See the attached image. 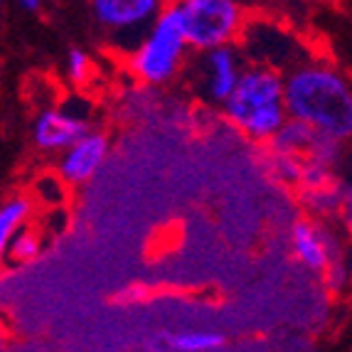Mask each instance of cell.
Here are the masks:
<instances>
[{
  "label": "cell",
  "mask_w": 352,
  "mask_h": 352,
  "mask_svg": "<svg viewBox=\"0 0 352 352\" xmlns=\"http://www.w3.org/2000/svg\"><path fill=\"white\" fill-rule=\"evenodd\" d=\"M18 3H20V8H23V10L35 12V10H40L42 3H45V0H18Z\"/></svg>",
  "instance_id": "20"
},
{
  "label": "cell",
  "mask_w": 352,
  "mask_h": 352,
  "mask_svg": "<svg viewBox=\"0 0 352 352\" xmlns=\"http://www.w3.org/2000/svg\"><path fill=\"white\" fill-rule=\"evenodd\" d=\"M111 141L101 131L87 129L76 141H72L65 151H59L57 175L65 180V185H84L99 173L104 160L109 158Z\"/></svg>",
  "instance_id": "8"
},
{
  "label": "cell",
  "mask_w": 352,
  "mask_h": 352,
  "mask_svg": "<svg viewBox=\"0 0 352 352\" xmlns=\"http://www.w3.org/2000/svg\"><path fill=\"white\" fill-rule=\"evenodd\" d=\"M236 47L241 50L247 65L269 67L278 74H286L305 57H311L291 30L269 18H247Z\"/></svg>",
  "instance_id": "5"
},
{
  "label": "cell",
  "mask_w": 352,
  "mask_h": 352,
  "mask_svg": "<svg viewBox=\"0 0 352 352\" xmlns=\"http://www.w3.org/2000/svg\"><path fill=\"white\" fill-rule=\"evenodd\" d=\"M318 131L311 129L303 121H296V118H286L281 124V129L271 135L269 141L264 143L269 151H281V153H296V155H303L308 153V146L316 138Z\"/></svg>",
  "instance_id": "12"
},
{
  "label": "cell",
  "mask_w": 352,
  "mask_h": 352,
  "mask_svg": "<svg viewBox=\"0 0 352 352\" xmlns=\"http://www.w3.org/2000/svg\"><path fill=\"white\" fill-rule=\"evenodd\" d=\"M40 254H42L40 234H37L35 229H30L28 222H25L12 232L10 241H8V247H6V258H3V264L18 269V266L32 264L35 258H40Z\"/></svg>",
  "instance_id": "13"
},
{
  "label": "cell",
  "mask_w": 352,
  "mask_h": 352,
  "mask_svg": "<svg viewBox=\"0 0 352 352\" xmlns=\"http://www.w3.org/2000/svg\"><path fill=\"white\" fill-rule=\"evenodd\" d=\"M320 274H323L325 286H328L330 294H342V291L347 288V281H350V271H347V264L342 256L333 258Z\"/></svg>",
  "instance_id": "18"
},
{
  "label": "cell",
  "mask_w": 352,
  "mask_h": 352,
  "mask_svg": "<svg viewBox=\"0 0 352 352\" xmlns=\"http://www.w3.org/2000/svg\"><path fill=\"white\" fill-rule=\"evenodd\" d=\"M87 129L89 121L82 111H74L69 106H59V109H45L37 116L32 138L42 151L59 153L65 151L72 141H76Z\"/></svg>",
  "instance_id": "10"
},
{
  "label": "cell",
  "mask_w": 352,
  "mask_h": 352,
  "mask_svg": "<svg viewBox=\"0 0 352 352\" xmlns=\"http://www.w3.org/2000/svg\"><path fill=\"white\" fill-rule=\"evenodd\" d=\"M291 249L294 256L313 274H320L333 258L340 256V241L335 232L316 217H303L291 229Z\"/></svg>",
  "instance_id": "9"
},
{
  "label": "cell",
  "mask_w": 352,
  "mask_h": 352,
  "mask_svg": "<svg viewBox=\"0 0 352 352\" xmlns=\"http://www.w3.org/2000/svg\"><path fill=\"white\" fill-rule=\"evenodd\" d=\"M37 192H42V202L47 205H62L67 200V190H65V180L62 177H40L37 182Z\"/></svg>",
  "instance_id": "19"
},
{
  "label": "cell",
  "mask_w": 352,
  "mask_h": 352,
  "mask_svg": "<svg viewBox=\"0 0 352 352\" xmlns=\"http://www.w3.org/2000/svg\"><path fill=\"white\" fill-rule=\"evenodd\" d=\"M244 67H247V59H244L241 50L236 47V42L197 52V65H195L192 72L197 94L207 104L219 106L229 96V91L234 89Z\"/></svg>",
  "instance_id": "7"
},
{
  "label": "cell",
  "mask_w": 352,
  "mask_h": 352,
  "mask_svg": "<svg viewBox=\"0 0 352 352\" xmlns=\"http://www.w3.org/2000/svg\"><path fill=\"white\" fill-rule=\"evenodd\" d=\"M219 109L232 129L254 143H266L288 118L283 74L261 65H247Z\"/></svg>",
  "instance_id": "2"
},
{
  "label": "cell",
  "mask_w": 352,
  "mask_h": 352,
  "mask_svg": "<svg viewBox=\"0 0 352 352\" xmlns=\"http://www.w3.org/2000/svg\"><path fill=\"white\" fill-rule=\"evenodd\" d=\"M67 76L74 84H87L91 76V57L84 50H69L67 54Z\"/></svg>",
  "instance_id": "17"
},
{
  "label": "cell",
  "mask_w": 352,
  "mask_h": 352,
  "mask_svg": "<svg viewBox=\"0 0 352 352\" xmlns=\"http://www.w3.org/2000/svg\"><path fill=\"white\" fill-rule=\"evenodd\" d=\"M94 20L118 52H129L168 0H89Z\"/></svg>",
  "instance_id": "6"
},
{
  "label": "cell",
  "mask_w": 352,
  "mask_h": 352,
  "mask_svg": "<svg viewBox=\"0 0 352 352\" xmlns=\"http://www.w3.org/2000/svg\"><path fill=\"white\" fill-rule=\"evenodd\" d=\"M192 52L232 45L249 18L247 0H168Z\"/></svg>",
  "instance_id": "4"
},
{
  "label": "cell",
  "mask_w": 352,
  "mask_h": 352,
  "mask_svg": "<svg viewBox=\"0 0 352 352\" xmlns=\"http://www.w3.org/2000/svg\"><path fill=\"white\" fill-rule=\"evenodd\" d=\"M249 3H254V6H256V3H269V0H247V6Z\"/></svg>",
  "instance_id": "23"
},
{
  "label": "cell",
  "mask_w": 352,
  "mask_h": 352,
  "mask_svg": "<svg viewBox=\"0 0 352 352\" xmlns=\"http://www.w3.org/2000/svg\"><path fill=\"white\" fill-rule=\"evenodd\" d=\"M165 345L177 352H214L227 345V335L219 330H180L165 335Z\"/></svg>",
  "instance_id": "14"
},
{
  "label": "cell",
  "mask_w": 352,
  "mask_h": 352,
  "mask_svg": "<svg viewBox=\"0 0 352 352\" xmlns=\"http://www.w3.org/2000/svg\"><path fill=\"white\" fill-rule=\"evenodd\" d=\"M0 3H3V0H0Z\"/></svg>",
  "instance_id": "24"
},
{
  "label": "cell",
  "mask_w": 352,
  "mask_h": 352,
  "mask_svg": "<svg viewBox=\"0 0 352 352\" xmlns=\"http://www.w3.org/2000/svg\"><path fill=\"white\" fill-rule=\"evenodd\" d=\"M30 212H32V205H30L28 197H12V200H8L6 205L0 207V266H3V258H6V247L12 232L20 224L28 222Z\"/></svg>",
  "instance_id": "15"
},
{
  "label": "cell",
  "mask_w": 352,
  "mask_h": 352,
  "mask_svg": "<svg viewBox=\"0 0 352 352\" xmlns=\"http://www.w3.org/2000/svg\"><path fill=\"white\" fill-rule=\"evenodd\" d=\"M3 294H6V281H3V276H0V298H3Z\"/></svg>",
  "instance_id": "22"
},
{
  "label": "cell",
  "mask_w": 352,
  "mask_h": 352,
  "mask_svg": "<svg viewBox=\"0 0 352 352\" xmlns=\"http://www.w3.org/2000/svg\"><path fill=\"white\" fill-rule=\"evenodd\" d=\"M298 197L300 205L316 219L338 217L340 210H345V214L350 217V185L345 180H340V177L311 190H298Z\"/></svg>",
  "instance_id": "11"
},
{
  "label": "cell",
  "mask_w": 352,
  "mask_h": 352,
  "mask_svg": "<svg viewBox=\"0 0 352 352\" xmlns=\"http://www.w3.org/2000/svg\"><path fill=\"white\" fill-rule=\"evenodd\" d=\"M266 165H269V173L274 180L296 188V185H298V177H300V168H303V155L269 151V148H266Z\"/></svg>",
  "instance_id": "16"
},
{
  "label": "cell",
  "mask_w": 352,
  "mask_h": 352,
  "mask_svg": "<svg viewBox=\"0 0 352 352\" xmlns=\"http://www.w3.org/2000/svg\"><path fill=\"white\" fill-rule=\"evenodd\" d=\"M188 52L190 47L180 20L170 6H165L158 18L148 25L141 40L126 52V67L135 82L146 87H165L188 65Z\"/></svg>",
  "instance_id": "3"
},
{
  "label": "cell",
  "mask_w": 352,
  "mask_h": 352,
  "mask_svg": "<svg viewBox=\"0 0 352 352\" xmlns=\"http://www.w3.org/2000/svg\"><path fill=\"white\" fill-rule=\"evenodd\" d=\"M283 104L288 118L347 141L352 133V89L333 62L305 57L283 74Z\"/></svg>",
  "instance_id": "1"
},
{
  "label": "cell",
  "mask_w": 352,
  "mask_h": 352,
  "mask_svg": "<svg viewBox=\"0 0 352 352\" xmlns=\"http://www.w3.org/2000/svg\"><path fill=\"white\" fill-rule=\"evenodd\" d=\"M6 347H8V335L0 330V350H6Z\"/></svg>",
  "instance_id": "21"
}]
</instances>
